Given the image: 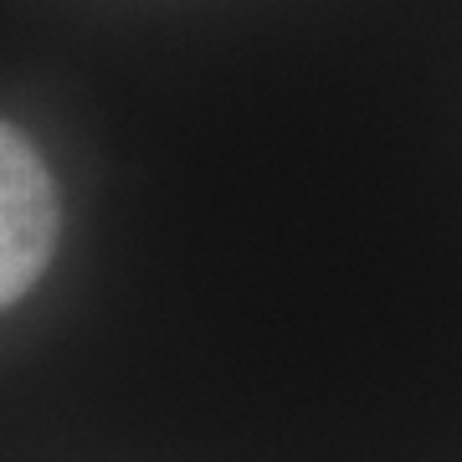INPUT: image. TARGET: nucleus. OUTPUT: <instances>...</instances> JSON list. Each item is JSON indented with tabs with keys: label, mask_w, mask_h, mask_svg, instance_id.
Masks as SVG:
<instances>
[{
	"label": "nucleus",
	"mask_w": 462,
	"mask_h": 462,
	"mask_svg": "<svg viewBox=\"0 0 462 462\" xmlns=\"http://www.w3.org/2000/svg\"><path fill=\"white\" fill-rule=\"evenodd\" d=\"M57 247V185L26 134L0 124V309L16 303Z\"/></svg>",
	"instance_id": "1"
}]
</instances>
